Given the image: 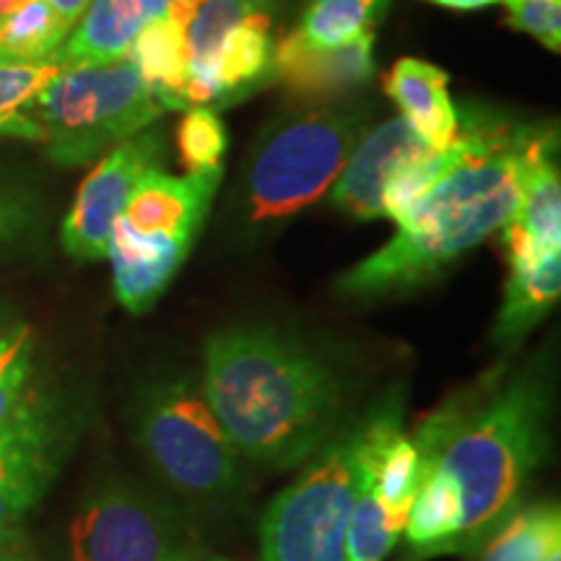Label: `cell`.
<instances>
[{"label": "cell", "mask_w": 561, "mask_h": 561, "mask_svg": "<svg viewBox=\"0 0 561 561\" xmlns=\"http://www.w3.org/2000/svg\"><path fill=\"white\" fill-rule=\"evenodd\" d=\"M201 388L244 462L305 466L339 430L343 382L331 364L271 328H231L203 348Z\"/></svg>", "instance_id": "cell-1"}, {"label": "cell", "mask_w": 561, "mask_h": 561, "mask_svg": "<svg viewBox=\"0 0 561 561\" xmlns=\"http://www.w3.org/2000/svg\"><path fill=\"white\" fill-rule=\"evenodd\" d=\"M551 380L525 367L510 380L455 396L419 426L421 476L437 471L460 494V530L445 557L473 559L520 507L549 450Z\"/></svg>", "instance_id": "cell-2"}, {"label": "cell", "mask_w": 561, "mask_h": 561, "mask_svg": "<svg viewBox=\"0 0 561 561\" xmlns=\"http://www.w3.org/2000/svg\"><path fill=\"white\" fill-rule=\"evenodd\" d=\"M462 123L471 149L398 221L388 244L343 273V297L380 299L430 284L515 216L536 125L491 117Z\"/></svg>", "instance_id": "cell-3"}, {"label": "cell", "mask_w": 561, "mask_h": 561, "mask_svg": "<svg viewBox=\"0 0 561 561\" xmlns=\"http://www.w3.org/2000/svg\"><path fill=\"white\" fill-rule=\"evenodd\" d=\"M133 419L140 453L185 507L214 515L244 507L248 468L198 380L170 377L153 382L138 396Z\"/></svg>", "instance_id": "cell-4"}, {"label": "cell", "mask_w": 561, "mask_h": 561, "mask_svg": "<svg viewBox=\"0 0 561 561\" xmlns=\"http://www.w3.org/2000/svg\"><path fill=\"white\" fill-rule=\"evenodd\" d=\"M371 442V416L335 434L261 520V561H346L351 510Z\"/></svg>", "instance_id": "cell-5"}, {"label": "cell", "mask_w": 561, "mask_h": 561, "mask_svg": "<svg viewBox=\"0 0 561 561\" xmlns=\"http://www.w3.org/2000/svg\"><path fill=\"white\" fill-rule=\"evenodd\" d=\"M164 112L128 58L60 68L34 104L39 144L58 167L89 164L110 146L144 133Z\"/></svg>", "instance_id": "cell-6"}, {"label": "cell", "mask_w": 561, "mask_h": 561, "mask_svg": "<svg viewBox=\"0 0 561 561\" xmlns=\"http://www.w3.org/2000/svg\"><path fill=\"white\" fill-rule=\"evenodd\" d=\"M359 110H310L263 138L248 174V208L255 224L284 221L333 187L359 144Z\"/></svg>", "instance_id": "cell-7"}, {"label": "cell", "mask_w": 561, "mask_h": 561, "mask_svg": "<svg viewBox=\"0 0 561 561\" xmlns=\"http://www.w3.org/2000/svg\"><path fill=\"white\" fill-rule=\"evenodd\" d=\"M70 561H198L208 553L193 510L128 481H107L68 528Z\"/></svg>", "instance_id": "cell-8"}, {"label": "cell", "mask_w": 561, "mask_h": 561, "mask_svg": "<svg viewBox=\"0 0 561 561\" xmlns=\"http://www.w3.org/2000/svg\"><path fill=\"white\" fill-rule=\"evenodd\" d=\"M161 159L164 140L157 130H144L115 146L83 180L73 208L62 221V250L76 261L107 257L110 234L123 216L125 203L136 191L138 180L149 170H157Z\"/></svg>", "instance_id": "cell-9"}, {"label": "cell", "mask_w": 561, "mask_h": 561, "mask_svg": "<svg viewBox=\"0 0 561 561\" xmlns=\"http://www.w3.org/2000/svg\"><path fill=\"white\" fill-rule=\"evenodd\" d=\"M62 460L58 416L30 396L0 432V543H16L30 512L47 494Z\"/></svg>", "instance_id": "cell-10"}, {"label": "cell", "mask_w": 561, "mask_h": 561, "mask_svg": "<svg viewBox=\"0 0 561 561\" xmlns=\"http://www.w3.org/2000/svg\"><path fill=\"white\" fill-rule=\"evenodd\" d=\"M434 151L403 117L388 121L359 138L333 182V206L354 219H382V195L392 174Z\"/></svg>", "instance_id": "cell-11"}, {"label": "cell", "mask_w": 561, "mask_h": 561, "mask_svg": "<svg viewBox=\"0 0 561 561\" xmlns=\"http://www.w3.org/2000/svg\"><path fill=\"white\" fill-rule=\"evenodd\" d=\"M557 130L536 128L525 153L520 203L504 224L507 261H530L549 250H561V180L557 164Z\"/></svg>", "instance_id": "cell-12"}, {"label": "cell", "mask_w": 561, "mask_h": 561, "mask_svg": "<svg viewBox=\"0 0 561 561\" xmlns=\"http://www.w3.org/2000/svg\"><path fill=\"white\" fill-rule=\"evenodd\" d=\"M375 76V32L339 47H312L297 32L278 39L273 79L301 100H335Z\"/></svg>", "instance_id": "cell-13"}, {"label": "cell", "mask_w": 561, "mask_h": 561, "mask_svg": "<svg viewBox=\"0 0 561 561\" xmlns=\"http://www.w3.org/2000/svg\"><path fill=\"white\" fill-rule=\"evenodd\" d=\"M219 182L221 170L174 178L157 167L138 180L121 221L138 234L172 237L193 244Z\"/></svg>", "instance_id": "cell-14"}, {"label": "cell", "mask_w": 561, "mask_h": 561, "mask_svg": "<svg viewBox=\"0 0 561 561\" xmlns=\"http://www.w3.org/2000/svg\"><path fill=\"white\" fill-rule=\"evenodd\" d=\"M191 248L172 237L138 234L117 219L107 244L117 301L130 314L149 312L178 276Z\"/></svg>", "instance_id": "cell-15"}, {"label": "cell", "mask_w": 561, "mask_h": 561, "mask_svg": "<svg viewBox=\"0 0 561 561\" xmlns=\"http://www.w3.org/2000/svg\"><path fill=\"white\" fill-rule=\"evenodd\" d=\"M174 0H91L70 37L55 53L60 68L107 66L128 58L138 32L164 16Z\"/></svg>", "instance_id": "cell-16"}, {"label": "cell", "mask_w": 561, "mask_h": 561, "mask_svg": "<svg viewBox=\"0 0 561 561\" xmlns=\"http://www.w3.org/2000/svg\"><path fill=\"white\" fill-rule=\"evenodd\" d=\"M447 81L445 70L419 58H401L385 79V91L403 121L434 151L447 149L460 133V115Z\"/></svg>", "instance_id": "cell-17"}, {"label": "cell", "mask_w": 561, "mask_h": 561, "mask_svg": "<svg viewBox=\"0 0 561 561\" xmlns=\"http://www.w3.org/2000/svg\"><path fill=\"white\" fill-rule=\"evenodd\" d=\"M561 294V250H549L530 261L510 263L504 301L494 322V339L504 354H512L533 328L557 307Z\"/></svg>", "instance_id": "cell-18"}, {"label": "cell", "mask_w": 561, "mask_h": 561, "mask_svg": "<svg viewBox=\"0 0 561 561\" xmlns=\"http://www.w3.org/2000/svg\"><path fill=\"white\" fill-rule=\"evenodd\" d=\"M128 60L138 68L140 79L149 83L164 110H185V21L180 3L174 0L164 16L149 21L133 39Z\"/></svg>", "instance_id": "cell-19"}, {"label": "cell", "mask_w": 561, "mask_h": 561, "mask_svg": "<svg viewBox=\"0 0 561 561\" xmlns=\"http://www.w3.org/2000/svg\"><path fill=\"white\" fill-rule=\"evenodd\" d=\"M73 26L45 0H0V62H47Z\"/></svg>", "instance_id": "cell-20"}, {"label": "cell", "mask_w": 561, "mask_h": 561, "mask_svg": "<svg viewBox=\"0 0 561 561\" xmlns=\"http://www.w3.org/2000/svg\"><path fill=\"white\" fill-rule=\"evenodd\" d=\"M561 549L559 502L520 504L481 546L476 561H546Z\"/></svg>", "instance_id": "cell-21"}, {"label": "cell", "mask_w": 561, "mask_h": 561, "mask_svg": "<svg viewBox=\"0 0 561 561\" xmlns=\"http://www.w3.org/2000/svg\"><path fill=\"white\" fill-rule=\"evenodd\" d=\"M371 416V442L377 434V409ZM369 442V447H371ZM369 455V453H367ZM405 517L390 512L377 500L367 481V460H364V476L359 494H356L354 510H351L348 533H346V561H385L396 543L403 538Z\"/></svg>", "instance_id": "cell-22"}, {"label": "cell", "mask_w": 561, "mask_h": 561, "mask_svg": "<svg viewBox=\"0 0 561 561\" xmlns=\"http://www.w3.org/2000/svg\"><path fill=\"white\" fill-rule=\"evenodd\" d=\"M60 73L58 60L47 62H0V138L42 140L34 117L39 91Z\"/></svg>", "instance_id": "cell-23"}, {"label": "cell", "mask_w": 561, "mask_h": 561, "mask_svg": "<svg viewBox=\"0 0 561 561\" xmlns=\"http://www.w3.org/2000/svg\"><path fill=\"white\" fill-rule=\"evenodd\" d=\"M388 5L390 0H307L294 32L312 47H339L375 32Z\"/></svg>", "instance_id": "cell-24"}, {"label": "cell", "mask_w": 561, "mask_h": 561, "mask_svg": "<svg viewBox=\"0 0 561 561\" xmlns=\"http://www.w3.org/2000/svg\"><path fill=\"white\" fill-rule=\"evenodd\" d=\"M34 339L32 331L19 322L13 331L0 341V432L11 424V419L30 401Z\"/></svg>", "instance_id": "cell-25"}, {"label": "cell", "mask_w": 561, "mask_h": 561, "mask_svg": "<svg viewBox=\"0 0 561 561\" xmlns=\"http://www.w3.org/2000/svg\"><path fill=\"white\" fill-rule=\"evenodd\" d=\"M227 128L221 117L208 107L187 110L185 121L178 130V151L180 161L187 174L221 170L224 151H227Z\"/></svg>", "instance_id": "cell-26"}, {"label": "cell", "mask_w": 561, "mask_h": 561, "mask_svg": "<svg viewBox=\"0 0 561 561\" xmlns=\"http://www.w3.org/2000/svg\"><path fill=\"white\" fill-rule=\"evenodd\" d=\"M510 24L536 37L546 50H561V0H507Z\"/></svg>", "instance_id": "cell-27"}, {"label": "cell", "mask_w": 561, "mask_h": 561, "mask_svg": "<svg viewBox=\"0 0 561 561\" xmlns=\"http://www.w3.org/2000/svg\"><path fill=\"white\" fill-rule=\"evenodd\" d=\"M34 227V208L24 195L0 187V257L24 240Z\"/></svg>", "instance_id": "cell-28"}, {"label": "cell", "mask_w": 561, "mask_h": 561, "mask_svg": "<svg viewBox=\"0 0 561 561\" xmlns=\"http://www.w3.org/2000/svg\"><path fill=\"white\" fill-rule=\"evenodd\" d=\"M45 3H50L53 9L58 11L70 26H76V24H79V19L83 16V11L89 9L91 0H45Z\"/></svg>", "instance_id": "cell-29"}, {"label": "cell", "mask_w": 561, "mask_h": 561, "mask_svg": "<svg viewBox=\"0 0 561 561\" xmlns=\"http://www.w3.org/2000/svg\"><path fill=\"white\" fill-rule=\"evenodd\" d=\"M430 3L445 5V9H455V11H476V9H486V5L507 3V0H430Z\"/></svg>", "instance_id": "cell-30"}, {"label": "cell", "mask_w": 561, "mask_h": 561, "mask_svg": "<svg viewBox=\"0 0 561 561\" xmlns=\"http://www.w3.org/2000/svg\"><path fill=\"white\" fill-rule=\"evenodd\" d=\"M16 325H19V320L13 318V312L5 310V307H0V341H3Z\"/></svg>", "instance_id": "cell-31"}, {"label": "cell", "mask_w": 561, "mask_h": 561, "mask_svg": "<svg viewBox=\"0 0 561 561\" xmlns=\"http://www.w3.org/2000/svg\"><path fill=\"white\" fill-rule=\"evenodd\" d=\"M0 561H32L26 553H21L13 543H0Z\"/></svg>", "instance_id": "cell-32"}, {"label": "cell", "mask_w": 561, "mask_h": 561, "mask_svg": "<svg viewBox=\"0 0 561 561\" xmlns=\"http://www.w3.org/2000/svg\"><path fill=\"white\" fill-rule=\"evenodd\" d=\"M198 561H229V559H224V557H210V553H206V557L198 559Z\"/></svg>", "instance_id": "cell-33"}, {"label": "cell", "mask_w": 561, "mask_h": 561, "mask_svg": "<svg viewBox=\"0 0 561 561\" xmlns=\"http://www.w3.org/2000/svg\"><path fill=\"white\" fill-rule=\"evenodd\" d=\"M546 561H561V549H557L553 553H549V559Z\"/></svg>", "instance_id": "cell-34"}]
</instances>
